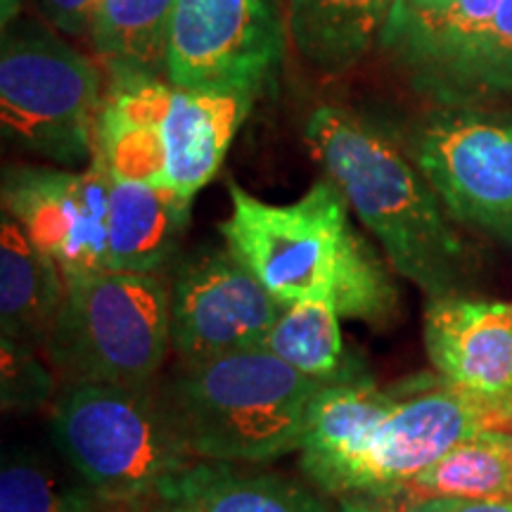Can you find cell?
<instances>
[{"label": "cell", "instance_id": "obj_10", "mask_svg": "<svg viewBox=\"0 0 512 512\" xmlns=\"http://www.w3.org/2000/svg\"><path fill=\"white\" fill-rule=\"evenodd\" d=\"M285 55L273 0H176L166 41V81L188 91L256 100Z\"/></svg>", "mask_w": 512, "mask_h": 512}, {"label": "cell", "instance_id": "obj_29", "mask_svg": "<svg viewBox=\"0 0 512 512\" xmlns=\"http://www.w3.org/2000/svg\"><path fill=\"white\" fill-rule=\"evenodd\" d=\"M131 512H181L176 505L166 503V501H157V503H145V505H136L131 508Z\"/></svg>", "mask_w": 512, "mask_h": 512}, {"label": "cell", "instance_id": "obj_24", "mask_svg": "<svg viewBox=\"0 0 512 512\" xmlns=\"http://www.w3.org/2000/svg\"><path fill=\"white\" fill-rule=\"evenodd\" d=\"M512 95V0H501L475 57L467 64L453 107Z\"/></svg>", "mask_w": 512, "mask_h": 512}, {"label": "cell", "instance_id": "obj_12", "mask_svg": "<svg viewBox=\"0 0 512 512\" xmlns=\"http://www.w3.org/2000/svg\"><path fill=\"white\" fill-rule=\"evenodd\" d=\"M3 211L69 275L107 271L112 178L98 164L83 171L19 164L3 171Z\"/></svg>", "mask_w": 512, "mask_h": 512}, {"label": "cell", "instance_id": "obj_2", "mask_svg": "<svg viewBox=\"0 0 512 512\" xmlns=\"http://www.w3.org/2000/svg\"><path fill=\"white\" fill-rule=\"evenodd\" d=\"M306 143L347 197L389 266L427 299L458 294L470 273L463 240L420 169L375 121L339 105H320L306 121Z\"/></svg>", "mask_w": 512, "mask_h": 512}, {"label": "cell", "instance_id": "obj_8", "mask_svg": "<svg viewBox=\"0 0 512 512\" xmlns=\"http://www.w3.org/2000/svg\"><path fill=\"white\" fill-rule=\"evenodd\" d=\"M508 413L441 377H413L411 389L361 446L318 479L339 498H399L420 472L482 430H505Z\"/></svg>", "mask_w": 512, "mask_h": 512}, {"label": "cell", "instance_id": "obj_31", "mask_svg": "<svg viewBox=\"0 0 512 512\" xmlns=\"http://www.w3.org/2000/svg\"><path fill=\"white\" fill-rule=\"evenodd\" d=\"M503 432H508V437H510V448H512V420H510V425L508 427H505V430Z\"/></svg>", "mask_w": 512, "mask_h": 512}, {"label": "cell", "instance_id": "obj_28", "mask_svg": "<svg viewBox=\"0 0 512 512\" xmlns=\"http://www.w3.org/2000/svg\"><path fill=\"white\" fill-rule=\"evenodd\" d=\"M337 512H408L406 508H394L387 498H342Z\"/></svg>", "mask_w": 512, "mask_h": 512}, {"label": "cell", "instance_id": "obj_18", "mask_svg": "<svg viewBox=\"0 0 512 512\" xmlns=\"http://www.w3.org/2000/svg\"><path fill=\"white\" fill-rule=\"evenodd\" d=\"M399 0H290L287 27L299 55L323 72H342L382 41Z\"/></svg>", "mask_w": 512, "mask_h": 512}, {"label": "cell", "instance_id": "obj_4", "mask_svg": "<svg viewBox=\"0 0 512 512\" xmlns=\"http://www.w3.org/2000/svg\"><path fill=\"white\" fill-rule=\"evenodd\" d=\"M320 387L273 351L252 347L178 363L164 399L197 458L259 465L302 448Z\"/></svg>", "mask_w": 512, "mask_h": 512}, {"label": "cell", "instance_id": "obj_3", "mask_svg": "<svg viewBox=\"0 0 512 512\" xmlns=\"http://www.w3.org/2000/svg\"><path fill=\"white\" fill-rule=\"evenodd\" d=\"M254 100L238 93L188 91L164 76L110 74L93 164L112 181H138L190 200L219 174Z\"/></svg>", "mask_w": 512, "mask_h": 512}, {"label": "cell", "instance_id": "obj_26", "mask_svg": "<svg viewBox=\"0 0 512 512\" xmlns=\"http://www.w3.org/2000/svg\"><path fill=\"white\" fill-rule=\"evenodd\" d=\"M43 22L60 34L67 36H91L95 12L100 0H29Z\"/></svg>", "mask_w": 512, "mask_h": 512}, {"label": "cell", "instance_id": "obj_17", "mask_svg": "<svg viewBox=\"0 0 512 512\" xmlns=\"http://www.w3.org/2000/svg\"><path fill=\"white\" fill-rule=\"evenodd\" d=\"M413 377L380 387L375 380L320 387L306 413L302 467L313 482L349 458L411 389Z\"/></svg>", "mask_w": 512, "mask_h": 512}, {"label": "cell", "instance_id": "obj_22", "mask_svg": "<svg viewBox=\"0 0 512 512\" xmlns=\"http://www.w3.org/2000/svg\"><path fill=\"white\" fill-rule=\"evenodd\" d=\"M399 498H512V448L503 430H482L420 472Z\"/></svg>", "mask_w": 512, "mask_h": 512}, {"label": "cell", "instance_id": "obj_9", "mask_svg": "<svg viewBox=\"0 0 512 512\" xmlns=\"http://www.w3.org/2000/svg\"><path fill=\"white\" fill-rule=\"evenodd\" d=\"M408 155L453 221L512 245V114L444 107L413 128Z\"/></svg>", "mask_w": 512, "mask_h": 512}, {"label": "cell", "instance_id": "obj_15", "mask_svg": "<svg viewBox=\"0 0 512 512\" xmlns=\"http://www.w3.org/2000/svg\"><path fill=\"white\" fill-rule=\"evenodd\" d=\"M62 268L27 238L3 211L0 219V335L31 349H46L62 309Z\"/></svg>", "mask_w": 512, "mask_h": 512}, {"label": "cell", "instance_id": "obj_7", "mask_svg": "<svg viewBox=\"0 0 512 512\" xmlns=\"http://www.w3.org/2000/svg\"><path fill=\"white\" fill-rule=\"evenodd\" d=\"M50 332V366L67 382L147 387L171 347V290L162 273L69 275Z\"/></svg>", "mask_w": 512, "mask_h": 512}, {"label": "cell", "instance_id": "obj_5", "mask_svg": "<svg viewBox=\"0 0 512 512\" xmlns=\"http://www.w3.org/2000/svg\"><path fill=\"white\" fill-rule=\"evenodd\" d=\"M50 432L72 470L112 505L162 501L197 463L164 396L147 387L67 382Z\"/></svg>", "mask_w": 512, "mask_h": 512}, {"label": "cell", "instance_id": "obj_13", "mask_svg": "<svg viewBox=\"0 0 512 512\" xmlns=\"http://www.w3.org/2000/svg\"><path fill=\"white\" fill-rule=\"evenodd\" d=\"M425 349L441 380L512 420V304L460 292L430 299Z\"/></svg>", "mask_w": 512, "mask_h": 512}, {"label": "cell", "instance_id": "obj_21", "mask_svg": "<svg viewBox=\"0 0 512 512\" xmlns=\"http://www.w3.org/2000/svg\"><path fill=\"white\" fill-rule=\"evenodd\" d=\"M176 0H100L91 46L107 74L166 79V41Z\"/></svg>", "mask_w": 512, "mask_h": 512}, {"label": "cell", "instance_id": "obj_30", "mask_svg": "<svg viewBox=\"0 0 512 512\" xmlns=\"http://www.w3.org/2000/svg\"><path fill=\"white\" fill-rule=\"evenodd\" d=\"M401 5H411V8H425V5L439 3V0H399Z\"/></svg>", "mask_w": 512, "mask_h": 512}, {"label": "cell", "instance_id": "obj_25", "mask_svg": "<svg viewBox=\"0 0 512 512\" xmlns=\"http://www.w3.org/2000/svg\"><path fill=\"white\" fill-rule=\"evenodd\" d=\"M55 396V377L38 351L3 339L0 344V403L5 413H34Z\"/></svg>", "mask_w": 512, "mask_h": 512}, {"label": "cell", "instance_id": "obj_1", "mask_svg": "<svg viewBox=\"0 0 512 512\" xmlns=\"http://www.w3.org/2000/svg\"><path fill=\"white\" fill-rule=\"evenodd\" d=\"M228 195L223 242L280 304L330 299L339 316L373 328L396 318L399 292L389 268L349 223L347 197L330 178L292 204H268L238 183H228Z\"/></svg>", "mask_w": 512, "mask_h": 512}, {"label": "cell", "instance_id": "obj_23", "mask_svg": "<svg viewBox=\"0 0 512 512\" xmlns=\"http://www.w3.org/2000/svg\"><path fill=\"white\" fill-rule=\"evenodd\" d=\"M83 479L64 477L31 453H8L0 470V512H102Z\"/></svg>", "mask_w": 512, "mask_h": 512}, {"label": "cell", "instance_id": "obj_20", "mask_svg": "<svg viewBox=\"0 0 512 512\" xmlns=\"http://www.w3.org/2000/svg\"><path fill=\"white\" fill-rule=\"evenodd\" d=\"M339 320L330 299L287 304L261 347L323 387L370 380L366 368L344 349Z\"/></svg>", "mask_w": 512, "mask_h": 512}, {"label": "cell", "instance_id": "obj_14", "mask_svg": "<svg viewBox=\"0 0 512 512\" xmlns=\"http://www.w3.org/2000/svg\"><path fill=\"white\" fill-rule=\"evenodd\" d=\"M498 5L501 0H439L425 8L396 3L382 46L420 91L453 107Z\"/></svg>", "mask_w": 512, "mask_h": 512}, {"label": "cell", "instance_id": "obj_27", "mask_svg": "<svg viewBox=\"0 0 512 512\" xmlns=\"http://www.w3.org/2000/svg\"><path fill=\"white\" fill-rule=\"evenodd\" d=\"M408 512H512V498H403Z\"/></svg>", "mask_w": 512, "mask_h": 512}, {"label": "cell", "instance_id": "obj_11", "mask_svg": "<svg viewBox=\"0 0 512 512\" xmlns=\"http://www.w3.org/2000/svg\"><path fill=\"white\" fill-rule=\"evenodd\" d=\"M169 290L171 347L181 363L261 347L285 309L228 247L183 256Z\"/></svg>", "mask_w": 512, "mask_h": 512}, {"label": "cell", "instance_id": "obj_19", "mask_svg": "<svg viewBox=\"0 0 512 512\" xmlns=\"http://www.w3.org/2000/svg\"><path fill=\"white\" fill-rule=\"evenodd\" d=\"M162 501L181 512H328L304 486L230 463L197 460Z\"/></svg>", "mask_w": 512, "mask_h": 512}, {"label": "cell", "instance_id": "obj_16", "mask_svg": "<svg viewBox=\"0 0 512 512\" xmlns=\"http://www.w3.org/2000/svg\"><path fill=\"white\" fill-rule=\"evenodd\" d=\"M190 200L138 181H112L107 271L162 273L190 221Z\"/></svg>", "mask_w": 512, "mask_h": 512}, {"label": "cell", "instance_id": "obj_6", "mask_svg": "<svg viewBox=\"0 0 512 512\" xmlns=\"http://www.w3.org/2000/svg\"><path fill=\"white\" fill-rule=\"evenodd\" d=\"M38 17L12 12L0 41L5 143L57 166H88L105 98L100 67Z\"/></svg>", "mask_w": 512, "mask_h": 512}]
</instances>
